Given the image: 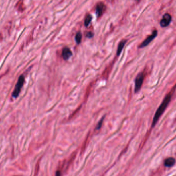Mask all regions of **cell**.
<instances>
[{
	"label": "cell",
	"mask_w": 176,
	"mask_h": 176,
	"mask_svg": "<svg viewBox=\"0 0 176 176\" xmlns=\"http://www.w3.org/2000/svg\"><path fill=\"white\" fill-rule=\"evenodd\" d=\"M104 118H105L104 117H102V120H100V122H99L98 123L97 126H96V129L99 130L100 129V128L102 127V122H103V120H104Z\"/></svg>",
	"instance_id": "13"
},
{
	"label": "cell",
	"mask_w": 176,
	"mask_h": 176,
	"mask_svg": "<svg viewBox=\"0 0 176 176\" xmlns=\"http://www.w3.org/2000/svg\"><path fill=\"white\" fill-rule=\"evenodd\" d=\"M126 42H127V40H123L122 41L120 42V43L118 46V48H117V55L118 56H120V55L122 51V50L124 49V47L125 46Z\"/></svg>",
	"instance_id": "9"
},
{
	"label": "cell",
	"mask_w": 176,
	"mask_h": 176,
	"mask_svg": "<svg viewBox=\"0 0 176 176\" xmlns=\"http://www.w3.org/2000/svg\"><path fill=\"white\" fill-rule=\"evenodd\" d=\"M175 163V160L173 158H169L166 159L164 162V164L167 167H171L173 166L174 164Z\"/></svg>",
	"instance_id": "10"
},
{
	"label": "cell",
	"mask_w": 176,
	"mask_h": 176,
	"mask_svg": "<svg viewBox=\"0 0 176 176\" xmlns=\"http://www.w3.org/2000/svg\"><path fill=\"white\" fill-rule=\"evenodd\" d=\"M24 80H25V78H24V76L21 75L18 79V82H17V84L15 85V88L13 90V95H12L13 97L17 98L19 96L21 90V89L23 87V84L24 83Z\"/></svg>",
	"instance_id": "2"
},
{
	"label": "cell",
	"mask_w": 176,
	"mask_h": 176,
	"mask_svg": "<svg viewBox=\"0 0 176 176\" xmlns=\"http://www.w3.org/2000/svg\"><path fill=\"white\" fill-rule=\"evenodd\" d=\"M86 37L89 38H91L93 37V33L92 32H88L86 35Z\"/></svg>",
	"instance_id": "14"
},
{
	"label": "cell",
	"mask_w": 176,
	"mask_h": 176,
	"mask_svg": "<svg viewBox=\"0 0 176 176\" xmlns=\"http://www.w3.org/2000/svg\"><path fill=\"white\" fill-rule=\"evenodd\" d=\"M82 39V34L80 32H78L75 36V41L77 44H79L81 43Z\"/></svg>",
	"instance_id": "12"
},
{
	"label": "cell",
	"mask_w": 176,
	"mask_h": 176,
	"mask_svg": "<svg viewBox=\"0 0 176 176\" xmlns=\"http://www.w3.org/2000/svg\"><path fill=\"white\" fill-rule=\"evenodd\" d=\"M15 8L18 11L21 12V13L23 12L25 9V7L24 5L23 0H19L18 2L15 5Z\"/></svg>",
	"instance_id": "8"
},
{
	"label": "cell",
	"mask_w": 176,
	"mask_h": 176,
	"mask_svg": "<svg viewBox=\"0 0 176 176\" xmlns=\"http://www.w3.org/2000/svg\"><path fill=\"white\" fill-rule=\"evenodd\" d=\"M106 9V6L103 2L98 3L96 6V13L98 17H100L104 14Z\"/></svg>",
	"instance_id": "5"
},
{
	"label": "cell",
	"mask_w": 176,
	"mask_h": 176,
	"mask_svg": "<svg viewBox=\"0 0 176 176\" xmlns=\"http://www.w3.org/2000/svg\"><path fill=\"white\" fill-rule=\"evenodd\" d=\"M92 15L90 14H87L86 17L84 18V24L85 26H88L91 23V21H92Z\"/></svg>",
	"instance_id": "11"
},
{
	"label": "cell",
	"mask_w": 176,
	"mask_h": 176,
	"mask_svg": "<svg viewBox=\"0 0 176 176\" xmlns=\"http://www.w3.org/2000/svg\"><path fill=\"white\" fill-rule=\"evenodd\" d=\"M171 21V16L169 13H165L160 21V25L162 27H166L169 25Z\"/></svg>",
	"instance_id": "6"
},
{
	"label": "cell",
	"mask_w": 176,
	"mask_h": 176,
	"mask_svg": "<svg viewBox=\"0 0 176 176\" xmlns=\"http://www.w3.org/2000/svg\"><path fill=\"white\" fill-rule=\"evenodd\" d=\"M62 56L64 60H68L72 56V53L71 50L68 47L64 48L62 52Z\"/></svg>",
	"instance_id": "7"
},
{
	"label": "cell",
	"mask_w": 176,
	"mask_h": 176,
	"mask_svg": "<svg viewBox=\"0 0 176 176\" xmlns=\"http://www.w3.org/2000/svg\"><path fill=\"white\" fill-rule=\"evenodd\" d=\"M144 79V75L143 73H139L137 75L135 79V93L137 92L141 89V88L142 86Z\"/></svg>",
	"instance_id": "3"
},
{
	"label": "cell",
	"mask_w": 176,
	"mask_h": 176,
	"mask_svg": "<svg viewBox=\"0 0 176 176\" xmlns=\"http://www.w3.org/2000/svg\"><path fill=\"white\" fill-rule=\"evenodd\" d=\"M171 96H172V92H171L169 94L167 95L164 98L163 102H162L161 105H160L159 107L158 108L156 111V113L154 115L153 122H152V126L154 127L157 122H158L159 119L161 117V115L163 114L164 112L166 110V108L167 107L169 103L171 102Z\"/></svg>",
	"instance_id": "1"
},
{
	"label": "cell",
	"mask_w": 176,
	"mask_h": 176,
	"mask_svg": "<svg viewBox=\"0 0 176 176\" xmlns=\"http://www.w3.org/2000/svg\"><path fill=\"white\" fill-rule=\"evenodd\" d=\"M157 35H158V31L157 30H155L151 36H148V37L144 41H143V42L141 43V44L139 46V48H144L147 46H148V44L150 43L151 42L156 38L157 36Z\"/></svg>",
	"instance_id": "4"
},
{
	"label": "cell",
	"mask_w": 176,
	"mask_h": 176,
	"mask_svg": "<svg viewBox=\"0 0 176 176\" xmlns=\"http://www.w3.org/2000/svg\"><path fill=\"white\" fill-rule=\"evenodd\" d=\"M56 176H60V171H57V172Z\"/></svg>",
	"instance_id": "15"
}]
</instances>
